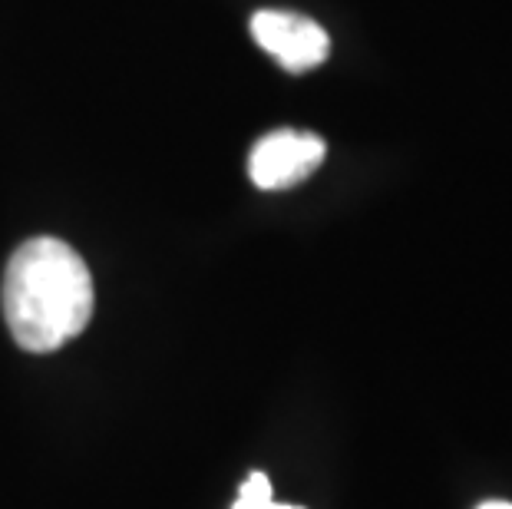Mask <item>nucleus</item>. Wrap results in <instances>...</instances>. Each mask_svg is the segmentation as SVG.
I'll return each instance as SVG.
<instances>
[{"label":"nucleus","instance_id":"obj_1","mask_svg":"<svg viewBox=\"0 0 512 509\" xmlns=\"http://www.w3.org/2000/svg\"><path fill=\"white\" fill-rule=\"evenodd\" d=\"M4 318L30 354H50L73 341L93 318V275L76 248L60 238H30L4 272Z\"/></svg>","mask_w":512,"mask_h":509},{"label":"nucleus","instance_id":"obj_2","mask_svg":"<svg viewBox=\"0 0 512 509\" xmlns=\"http://www.w3.org/2000/svg\"><path fill=\"white\" fill-rule=\"evenodd\" d=\"M324 153L328 149H324L321 136L298 133V129H275L255 143L252 156H248V176L265 192L291 189L321 166Z\"/></svg>","mask_w":512,"mask_h":509},{"label":"nucleus","instance_id":"obj_3","mask_svg":"<svg viewBox=\"0 0 512 509\" xmlns=\"http://www.w3.org/2000/svg\"><path fill=\"white\" fill-rule=\"evenodd\" d=\"M252 37L288 73H308L331 57V37L324 27L291 10H258L252 17Z\"/></svg>","mask_w":512,"mask_h":509},{"label":"nucleus","instance_id":"obj_4","mask_svg":"<svg viewBox=\"0 0 512 509\" xmlns=\"http://www.w3.org/2000/svg\"><path fill=\"white\" fill-rule=\"evenodd\" d=\"M232 509H301V506H288V503H275L271 496V480L265 473H252L238 490V500Z\"/></svg>","mask_w":512,"mask_h":509},{"label":"nucleus","instance_id":"obj_5","mask_svg":"<svg viewBox=\"0 0 512 509\" xmlns=\"http://www.w3.org/2000/svg\"><path fill=\"white\" fill-rule=\"evenodd\" d=\"M479 509H512V503H503V500H489V503H483Z\"/></svg>","mask_w":512,"mask_h":509}]
</instances>
